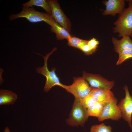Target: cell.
I'll list each match as a JSON object with an SVG mask.
<instances>
[{
  "label": "cell",
  "mask_w": 132,
  "mask_h": 132,
  "mask_svg": "<svg viewBox=\"0 0 132 132\" xmlns=\"http://www.w3.org/2000/svg\"><path fill=\"white\" fill-rule=\"evenodd\" d=\"M19 18H25L33 23L44 21L50 26L55 22L51 15L47 13L38 11L35 10L33 6H23L22 10L20 12L10 15L8 19L9 21H12Z\"/></svg>",
  "instance_id": "cell-1"
},
{
  "label": "cell",
  "mask_w": 132,
  "mask_h": 132,
  "mask_svg": "<svg viewBox=\"0 0 132 132\" xmlns=\"http://www.w3.org/2000/svg\"><path fill=\"white\" fill-rule=\"evenodd\" d=\"M117 103V100L115 97L104 106L101 113L97 118L98 121L101 122L108 119L117 121L122 117L121 113Z\"/></svg>",
  "instance_id": "cell-9"
},
{
  "label": "cell",
  "mask_w": 132,
  "mask_h": 132,
  "mask_svg": "<svg viewBox=\"0 0 132 132\" xmlns=\"http://www.w3.org/2000/svg\"><path fill=\"white\" fill-rule=\"evenodd\" d=\"M82 76L92 88L110 90L114 85V81H109L98 74L83 71Z\"/></svg>",
  "instance_id": "cell-7"
},
{
  "label": "cell",
  "mask_w": 132,
  "mask_h": 132,
  "mask_svg": "<svg viewBox=\"0 0 132 132\" xmlns=\"http://www.w3.org/2000/svg\"><path fill=\"white\" fill-rule=\"evenodd\" d=\"M123 89L125 93V97L121 100L118 106L121 112L122 117L128 122L132 130V96L130 94L127 85L124 86Z\"/></svg>",
  "instance_id": "cell-8"
},
{
  "label": "cell",
  "mask_w": 132,
  "mask_h": 132,
  "mask_svg": "<svg viewBox=\"0 0 132 132\" xmlns=\"http://www.w3.org/2000/svg\"><path fill=\"white\" fill-rule=\"evenodd\" d=\"M104 106L100 103L96 102L92 105L87 109L88 116H93L97 118L101 113Z\"/></svg>",
  "instance_id": "cell-16"
},
{
  "label": "cell",
  "mask_w": 132,
  "mask_h": 132,
  "mask_svg": "<svg viewBox=\"0 0 132 132\" xmlns=\"http://www.w3.org/2000/svg\"><path fill=\"white\" fill-rule=\"evenodd\" d=\"M128 1V7L119 15L114 23L113 32L118 33L119 37L132 36V0Z\"/></svg>",
  "instance_id": "cell-2"
},
{
  "label": "cell",
  "mask_w": 132,
  "mask_h": 132,
  "mask_svg": "<svg viewBox=\"0 0 132 132\" xmlns=\"http://www.w3.org/2000/svg\"><path fill=\"white\" fill-rule=\"evenodd\" d=\"M67 40V44L69 46L78 49L83 45L87 44L88 41L71 36Z\"/></svg>",
  "instance_id": "cell-17"
},
{
  "label": "cell",
  "mask_w": 132,
  "mask_h": 132,
  "mask_svg": "<svg viewBox=\"0 0 132 132\" xmlns=\"http://www.w3.org/2000/svg\"><path fill=\"white\" fill-rule=\"evenodd\" d=\"M57 49L56 48H53L51 52L46 54L45 56L39 53H37L43 56L44 59L43 66L42 67L36 68V71L37 73L42 74L46 77V81L43 89L44 91L46 92H48L54 86H57L61 87L63 84L60 82L58 77L55 72V68H53L51 71H50L47 67V62L49 57Z\"/></svg>",
  "instance_id": "cell-3"
},
{
  "label": "cell",
  "mask_w": 132,
  "mask_h": 132,
  "mask_svg": "<svg viewBox=\"0 0 132 132\" xmlns=\"http://www.w3.org/2000/svg\"><path fill=\"white\" fill-rule=\"evenodd\" d=\"M23 6L31 7L35 6L42 8L47 13L51 15V11L50 5L47 0H30L22 4Z\"/></svg>",
  "instance_id": "cell-15"
},
{
  "label": "cell",
  "mask_w": 132,
  "mask_h": 132,
  "mask_svg": "<svg viewBox=\"0 0 132 132\" xmlns=\"http://www.w3.org/2000/svg\"><path fill=\"white\" fill-rule=\"evenodd\" d=\"M119 58L116 65H119L126 60L132 58V49H127L122 51L118 53Z\"/></svg>",
  "instance_id": "cell-18"
},
{
  "label": "cell",
  "mask_w": 132,
  "mask_h": 132,
  "mask_svg": "<svg viewBox=\"0 0 132 132\" xmlns=\"http://www.w3.org/2000/svg\"><path fill=\"white\" fill-rule=\"evenodd\" d=\"M86 55H89L95 52L87 44L80 47L79 49Z\"/></svg>",
  "instance_id": "cell-21"
},
{
  "label": "cell",
  "mask_w": 132,
  "mask_h": 132,
  "mask_svg": "<svg viewBox=\"0 0 132 132\" xmlns=\"http://www.w3.org/2000/svg\"><path fill=\"white\" fill-rule=\"evenodd\" d=\"M47 1L51 8V16L55 22L70 33L71 30L70 21L64 13L57 1L55 0H48Z\"/></svg>",
  "instance_id": "cell-6"
},
{
  "label": "cell",
  "mask_w": 132,
  "mask_h": 132,
  "mask_svg": "<svg viewBox=\"0 0 132 132\" xmlns=\"http://www.w3.org/2000/svg\"></svg>",
  "instance_id": "cell-24"
},
{
  "label": "cell",
  "mask_w": 132,
  "mask_h": 132,
  "mask_svg": "<svg viewBox=\"0 0 132 132\" xmlns=\"http://www.w3.org/2000/svg\"><path fill=\"white\" fill-rule=\"evenodd\" d=\"M18 98L17 95L12 91L8 90H0V105L14 104Z\"/></svg>",
  "instance_id": "cell-13"
},
{
  "label": "cell",
  "mask_w": 132,
  "mask_h": 132,
  "mask_svg": "<svg viewBox=\"0 0 132 132\" xmlns=\"http://www.w3.org/2000/svg\"><path fill=\"white\" fill-rule=\"evenodd\" d=\"M88 116L87 109L82 104L79 99L75 98L69 117L66 119L67 124L72 126H83Z\"/></svg>",
  "instance_id": "cell-4"
},
{
  "label": "cell",
  "mask_w": 132,
  "mask_h": 132,
  "mask_svg": "<svg viewBox=\"0 0 132 132\" xmlns=\"http://www.w3.org/2000/svg\"><path fill=\"white\" fill-rule=\"evenodd\" d=\"M4 132H10L9 128L7 126L6 127L4 130Z\"/></svg>",
  "instance_id": "cell-23"
},
{
  "label": "cell",
  "mask_w": 132,
  "mask_h": 132,
  "mask_svg": "<svg viewBox=\"0 0 132 132\" xmlns=\"http://www.w3.org/2000/svg\"><path fill=\"white\" fill-rule=\"evenodd\" d=\"M90 132H112V128L110 126H106L102 123L92 126L90 128Z\"/></svg>",
  "instance_id": "cell-19"
},
{
  "label": "cell",
  "mask_w": 132,
  "mask_h": 132,
  "mask_svg": "<svg viewBox=\"0 0 132 132\" xmlns=\"http://www.w3.org/2000/svg\"><path fill=\"white\" fill-rule=\"evenodd\" d=\"M61 87L72 94L75 98L81 99L90 94L92 88L83 77L74 78L71 85L62 84Z\"/></svg>",
  "instance_id": "cell-5"
},
{
  "label": "cell",
  "mask_w": 132,
  "mask_h": 132,
  "mask_svg": "<svg viewBox=\"0 0 132 132\" xmlns=\"http://www.w3.org/2000/svg\"><path fill=\"white\" fill-rule=\"evenodd\" d=\"M90 93L96 102L100 103L104 106L112 100L115 97L112 91L110 90L103 89L92 88Z\"/></svg>",
  "instance_id": "cell-11"
},
{
  "label": "cell",
  "mask_w": 132,
  "mask_h": 132,
  "mask_svg": "<svg viewBox=\"0 0 132 132\" xmlns=\"http://www.w3.org/2000/svg\"><path fill=\"white\" fill-rule=\"evenodd\" d=\"M80 100L83 105L87 109L93 105L96 102L90 93Z\"/></svg>",
  "instance_id": "cell-20"
},
{
  "label": "cell",
  "mask_w": 132,
  "mask_h": 132,
  "mask_svg": "<svg viewBox=\"0 0 132 132\" xmlns=\"http://www.w3.org/2000/svg\"><path fill=\"white\" fill-rule=\"evenodd\" d=\"M125 1L124 0L103 1L102 3L106 6V9L103 11V15L114 16L116 14H120L125 8Z\"/></svg>",
  "instance_id": "cell-10"
},
{
  "label": "cell",
  "mask_w": 132,
  "mask_h": 132,
  "mask_svg": "<svg viewBox=\"0 0 132 132\" xmlns=\"http://www.w3.org/2000/svg\"><path fill=\"white\" fill-rule=\"evenodd\" d=\"M50 28L51 32L55 33L57 40L67 39L71 36L69 32L55 22H53Z\"/></svg>",
  "instance_id": "cell-14"
},
{
  "label": "cell",
  "mask_w": 132,
  "mask_h": 132,
  "mask_svg": "<svg viewBox=\"0 0 132 132\" xmlns=\"http://www.w3.org/2000/svg\"><path fill=\"white\" fill-rule=\"evenodd\" d=\"M99 42L95 38H93L88 40V44L90 47L95 52L97 50L98 45L99 44Z\"/></svg>",
  "instance_id": "cell-22"
},
{
  "label": "cell",
  "mask_w": 132,
  "mask_h": 132,
  "mask_svg": "<svg viewBox=\"0 0 132 132\" xmlns=\"http://www.w3.org/2000/svg\"><path fill=\"white\" fill-rule=\"evenodd\" d=\"M112 40L115 51L118 53L126 49H132V41L129 36H124L120 40L113 37Z\"/></svg>",
  "instance_id": "cell-12"
}]
</instances>
